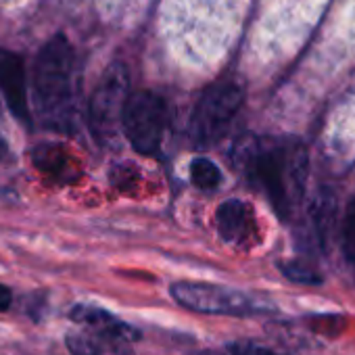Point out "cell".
<instances>
[{"instance_id": "6da1fadb", "label": "cell", "mask_w": 355, "mask_h": 355, "mask_svg": "<svg viewBox=\"0 0 355 355\" xmlns=\"http://www.w3.org/2000/svg\"><path fill=\"white\" fill-rule=\"evenodd\" d=\"M234 161L253 184L268 195L274 211L291 220L297 211L307 184L309 159L297 140L245 138L234 148Z\"/></svg>"}, {"instance_id": "7a4b0ae2", "label": "cell", "mask_w": 355, "mask_h": 355, "mask_svg": "<svg viewBox=\"0 0 355 355\" xmlns=\"http://www.w3.org/2000/svg\"><path fill=\"white\" fill-rule=\"evenodd\" d=\"M36 117L46 130L69 132L76 119V55L65 36L51 38L34 65Z\"/></svg>"}, {"instance_id": "3957f363", "label": "cell", "mask_w": 355, "mask_h": 355, "mask_svg": "<svg viewBox=\"0 0 355 355\" xmlns=\"http://www.w3.org/2000/svg\"><path fill=\"white\" fill-rule=\"evenodd\" d=\"M128 98H130L128 67L123 63H113L103 73L88 103V125L98 144L107 146L117 138Z\"/></svg>"}, {"instance_id": "277c9868", "label": "cell", "mask_w": 355, "mask_h": 355, "mask_svg": "<svg viewBox=\"0 0 355 355\" xmlns=\"http://www.w3.org/2000/svg\"><path fill=\"white\" fill-rule=\"evenodd\" d=\"M245 103V90L236 82H218L209 86L199 103L195 105L191 117V138L197 146L216 144Z\"/></svg>"}, {"instance_id": "5b68a950", "label": "cell", "mask_w": 355, "mask_h": 355, "mask_svg": "<svg viewBox=\"0 0 355 355\" xmlns=\"http://www.w3.org/2000/svg\"><path fill=\"white\" fill-rule=\"evenodd\" d=\"M167 130V105L165 101L148 90L130 94L123 117L121 132L140 155H155L163 142Z\"/></svg>"}, {"instance_id": "8992f818", "label": "cell", "mask_w": 355, "mask_h": 355, "mask_svg": "<svg viewBox=\"0 0 355 355\" xmlns=\"http://www.w3.org/2000/svg\"><path fill=\"white\" fill-rule=\"evenodd\" d=\"M171 297L182 307L199 313L216 315H251L266 311L268 307L253 297L207 282H175L171 286Z\"/></svg>"}, {"instance_id": "52a82bcc", "label": "cell", "mask_w": 355, "mask_h": 355, "mask_svg": "<svg viewBox=\"0 0 355 355\" xmlns=\"http://www.w3.org/2000/svg\"><path fill=\"white\" fill-rule=\"evenodd\" d=\"M216 224L218 232L224 243L230 247H249L257 234V224H255V214L249 203L241 199H228L218 207L216 214Z\"/></svg>"}, {"instance_id": "ba28073f", "label": "cell", "mask_w": 355, "mask_h": 355, "mask_svg": "<svg viewBox=\"0 0 355 355\" xmlns=\"http://www.w3.org/2000/svg\"><path fill=\"white\" fill-rule=\"evenodd\" d=\"M0 90L5 94L11 113L21 121H30L24 59L5 49H0Z\"/></svg>"}, {"instance_id": "9c48e42d", "label": "cell", "mask_w": 355, "mask_h": 355, "mask_svg": "<svg viewBox=\"0 0 355 355\" xmlns=\"http://www.w3.org/2000/svg\"><path fill=\"white\" fill-rule=\"evenodd\" d=\"M69 315L82 328L92 330L96 334H103V336L111 338L119 347H125V345H130V343H134L138 338V330L136 328H132L130 324L121 322L119 318H115L113 313H109L103 307L82 303V305H76L69 311Z\"/></svg>"}, {"instance_id": "30bf717a", "label": "cell", "mask_w": 355, "mask_h": 355, "mask_svg": "<svg viewBox=\"0 0 355 355\" xmlns=\"http://www.w3.org/2000/svg\"><path fill=\"white\" fill-rule=\"evenodd\" d=\"M32 161L42 173L55 178V180H71V178L76 175V169H78L73 165L71 155L59 144H40V146H36L34 155H32Z\"/></svg>"}, {"instance_id": "8fae6325", "label": "cell", "mask_w": 355, "mask_h": 355, "mask_svg": "<svg viewBox=\"0 0 355 355\" xmlns=\"http://www.w3.org/2000/svg\"><path fill=\"white\" fill-rule=\"evenodd\" d=\"M334 214H336V199L330 191H320L318 197L313 199V205L309 209L311 226L315 232V239L322 249L330 243L332 226H334Z\"/></svg>"}, {"instance_id": "7c38bea8", "label": "cell", "mask_w": 355, "mask_h": 355, "mask_svg": "<svg viewBox=\"0 0 355 355\" xmlns=\"http://www.w3.org/2000/svg\"><path fill=\"white\" fill-rule=\"evenodd\" d=\"M67 347L73 355H105L109 351L121 349L115 343H111L109 338H105L103 334H96L92 330H86V328L69 332L67 334Z\"/></svg>"}, {"instance_id": "4fadbf2b", "label": "cell", "mask_w": 355, "mask_h": 355, "mask_svg": "<svg viewBox=\"0 0 355 355\" xmlns=\"http://www.w3.org/2000/svg\"><path fill=\"white\" fill-rule=\"evenodd\" d=\"M191 180L195 182V187H199L203 191H214L222 182V171L211 159L197 157L191 163Z\"/></svg>"}, {"instance_id": "5bb4252c", "label": "cell", "mask_w": 355, "mask_h": 355, "mask_svg": "<svg viewBox=\"0 0 355 355\" xmlns=\"http://www.w3.org/2000/svg\"><path fill=\"white\" fill-rule=\"evenodd\" d=\"M340 249L351 268H355V197L347 203L340 226Z\"/></svg>"}, {"instance_id": "9a60e30c", "label": "cell", "mask_w": 355, "mask_h": 355, "mask_svg": "<svg viewBox=\"0 0 355 355\" xmlns=\"http://www.w3.org/2000/svg\"><path fill=\"white\" fill-rule=\"evenodd\" d=\"M282 274L293 280V282H299V284H320L322 282V276L315 274L313 268L305 266V263H299V261H288V263H282L280 266Z\"/></svg>"}, {"instance_id": "2e32d148", "label": "cell", "mask_w": 355, "mask_h": 355, "mask_svg": "<svg viewBox=\"0 0 355 355\" xmlns=\"http://www.w3.org/2000/svg\"><path fill=\"white\" fill-rule=\"evenodd\" d=\"M138 167L132 165V163H121V165H115L113 171H111V182L117 191L125 193L130 189H134L138 184Z\"/></svg>"}, {"instance_id": "e0dca14e", "label": "cell", "mask_w": 355, "mask_h": 355, "mask_svg": "<svg viewBox=\"0 0 355 355\" xmlns=\"http://www.w3.org/2000/svg\"><path fill=\"white\" fill-rule=\"evenodd\" d=\"M226 355H280V353L253 340H239V343L228 345Z\"/></svg>"}, {"instance_id": "ac0fdd59", "label": "cell", "mask_w": 355, "mask_h": 355, "mask_svg": "<svg viewBox=\"0 0 355 355\" xmlns=\"http://www.w3.org/2000/svg\"><path fill=\"white\" fill-rule=\"evenodd\" d=\"M11 303H13V293H11V288L5 286V284H0V311L9 309Z\"/></svg>"}, {"instance_id": "d6986e66", "label": "cell", "mask_w": 355, "mask_h": 355, "mask_svg": "<svg viewBox=\"0 0 355 355\" xmlns=\"http://www.w3.org/2000/svg\"><path fill=\"white\" fill-rule=\"evenodd\" d=\"M7 150H9V144H7V140L0 136V161L5 159V155H7Z\"/></svg>"}]
</instances>
